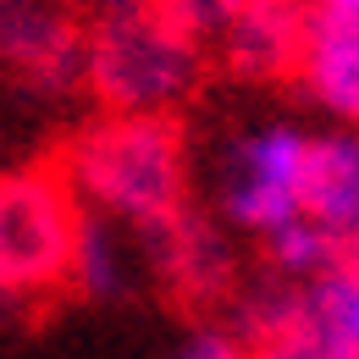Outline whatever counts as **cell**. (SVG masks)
Masks as SVG:
<instances>
[{"mask_svg":"<svg viewBox=\"0 0 359 359\" xmlns=\"http://www.w3.org/2000/svg\"><path fill=\"white\" fill-rule=\"evenodd\" d=\"M249 359H320V354L299 337H282V343H266V348H249Z\"/></svg>","mask_w":359,"mask_h":359,"instance_id":"cell-15","label":"cell"},{"mask_svg":"<svg viewBox=\"0 0 359 359\" xmlns=\"http://www.w3.org/2000/svg\"><path fill=\"white\" fill-rule=\"evenodd\" d=\"M299 50H304V0H238L210 55L232 78L271 83L299 72Z\"/></svg>","mask_w":359,"mask_h":359,"instance_id":"cell-8","label":"cell"},{"mask_svg":"<svg viewBox=\"0 0 359 359\" xmlns=\"http://www.w3.org/2000/svg\"><path fill=\"white\" fill-rule=\"evenodd\" d=\"M205 45L177 34L149 6L89 17L83 34V89L100 116H177L205 78Z\"/></svg>","mask_w":359,"mask_h":359,"instance_id":"cell-2","label":"cell"},{"mask_svg":"<svg viewBox=\"0 0 359 359\" xmlns=\"http://www.w3.org/2000/svg\"><path fill=\"white\" fill-rule=\"evenodd\" d=\"M260 249H266V271L282 276V282H293V287H304V282H315V276H326V271L343 266L337 249H332V238H326L310 216L276 226L271 238H260Z\"/></svg>","mask_w":359,"mask_h":359,"instance_id":"cell-12","label":"cell"},{"mask_svg":"<svg viewBox=\"0 0 359 359\" xmlns=\"http://www.w3.org/2000/svg\"><path fill=\"white\" fill-rule=\"evenodd\" d=\"M89 216L161 232L188 210V138L177 116H94L55 161Z\"/></svg>","mask_w":359,"mask_h":359,"instance_id":"cell-1","label":"cell"},{"mask_svg":"<svg viewBox=\"0 0 359 359\" xmlns=\"http://www.w3.org/2000/svg\"><path fill=\"white\" fill-rule=\"evenodd\" d=\"M144 6L155 17H166L177 34H188L194 45H205V55H210V45L222 39V28L238 11V0H144Z\"/></svg>","mask_w":359,"mask_h":359,"instance_id":"cell-13","label":"cell"},{"mask_svg":"<svg viewBox=\"0 0 359 359\" xmlns=\"http://www.w3.org/2000/svg\"><path fill=\"white\" fill-rule=\"evenodd\" d=\"M89 17L72 0H0V67L34 94H67L83 83Z\"/></svg>","mask_w":359,"mask_h":359,"instance_id":"cell-5","label":"cell"},{"mask_svg":"<svg viewBox=\"0 0 359 359\" xmlns=\"http://www.w3.org/2000/svg\"><path fill=\"white\" fill-rule=\"evenodd\" d=\"M172 359H249V343L232 326H194L172 348Z\"/></svg>","mask_w":359,"mask_h":359,"instance_id":"cell-14","label":"cell"},{"mask_svg":"<svg viewBox=\"0 0 359 359\" xmlns=\"http://www.w3.org/2000/svg\"><path fill=\"white\" fill-rule=\"evenodd\" d=\"M83 205L61 166L0 172V299H45L72 276Z\"/></svg>","mask_w":359,"mask_h":359,"instance_id":"cell-3","label":"cell"},{"mask_svg":"<svg viewBox=\"0 0 359 359\" xmlns=\"http://www.w3.org/2000/svg\"><path fill=\"white\" fill-rule=\"evenodd\" d=\"M293 337L320 359H359V266H337L299 287Z\"/></svg>","mask_w":359,"mask_h":359,"instance_id":"cell-11","label":"cell"},{"mask_svg":"<svg viewBox=\"0 0 359 359\" xmlns=\"http://www.w3.org/2000/svg\"><path fill=\"white\" fill-rule=\"evenodd\" d=\"M149 266V238L133 232L122 222H105V216H89L78 222V243H72V276L67 287L89 293V299H122L144 282Z\"/></svg>","mask_w":359,"mask_h":359,"instance_id":"cell-10","label":"cell"},{"mask_svg":"<svg viewBox=\"0 0 359 359\" xmlns=\"http://www.w3.org/2000/svg\"><path fill=\"white\" fill-rule=\"evenodd\" d=\"M304 216H310L343 266H359V128L310 133L304 149Z\"/></svg>","mask_w":359,"mask_h":359,"instance_id":"cell-7","label":"cell"},{"mask_svg":"<svg viewBox=\"0 0 359 359\" xmlns=\"http://www.w3.org/2000/svg\"><path fill=\"white\" fill-rule=\"evenodd\" d=\"M304 149L310 133L293 122H255L216 161V216L226 232L271 238L304 216Z\"/></svg>","mask_w":359,"mask_h":359,"instance_id":"cell-4","label":"cell"},{"mask_svg":"<svg viewBox=\"0 0 359 359\" xmlns=\"http://www.w3.org/2000/svg\"><path fill=\"white\" fill-rule=\"evenodd\" d=\"M293 78L337 128H359V0H304Z\"/></svg>","mask_w":359,"mask_h":359,"instance_id":"cell-6","label":"cell"},{"mask_svg":"<svg viewBox=\"0 0 359 359\" xmlns=\"http://www.w3.org/2000/svg\"><path fill=\"white\" fill-rule=\"evenodd\" d=\"M144 238H149V266L161 271L172 287L194 293V299L226 293V282H232V243H226L222 222H205L188 205L172 226L144 232Z\"/></svg>","mask_w":359,"mask_h":359,"instance_id":"cell-9","label":"cell"}]
</instances>
